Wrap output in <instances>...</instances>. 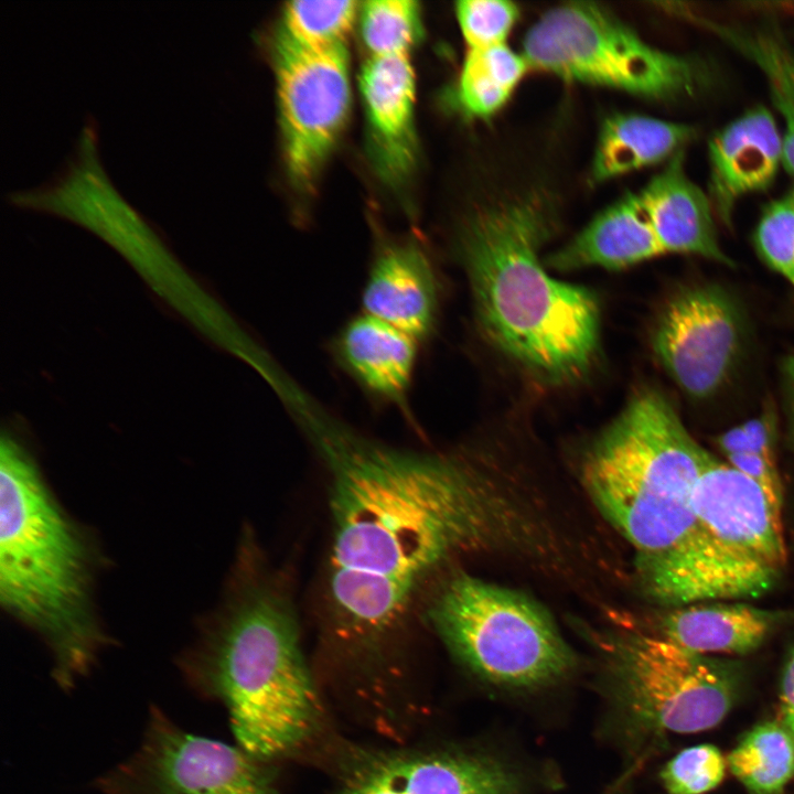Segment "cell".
Listing matches in <instances>:
<instances>
[{
  "label": "cell",
  "instance_id": "obj_32",
  "mask_svg": "<svg viewBox=\"0 0 794 794\" xmlns=\"http://www.w3.org/2000/svg\"><path fill=\"white\" fill-rule=\"evenodd\" d=\"M727 463L757 482L782 509L783 485L776 461L757 454H731Z\"/></svg>",
  "mask_w": 794,
  "mask_h": 794
},
{
  "label": "cell",
  "instance_id": "obj_13",
  "mask_svg": "<svg viewBox=\"0 0 794 794\" xmlns=\"http://www.w3.org/2000/svg\"><path fill=\"white\" fill-rule=\"evenodd\" d=\"M691 503L702 528L722 548L781 573L787 556L782 509L757 482L711 457L696 482Z\"/></svg>",
  "mask_w": 794,
  "mask_h": 794
},
{
  "label": "cell",
  "instance_id": "obj_28",
  "mask_svg": "<svg viewBox=\"0 0 794 794\" xmlns=\"http://www.w3.org/2000/svg\"><path fill=\"white\" fill-rule=\"evenodd\" d=\"M753 242L760 258L794 288V186L763 208Z\"/></svg>",
  "mask_w": 794,
  "mask_h": 794
},
{
  "label": "cell",
  "instance_id": "obj_11",
  "mask_svg": "<svg viewBox=\"0 0 794 794\" xmlns=\"http://www.w3.org/2000/svg\"><path fill=\"white\" fill-rule=\"evenodd\" d=\"M276 78L287 167L291 178L305 185L316 175L348 114L344 42L308 46L280 33Z\"/></svg>",
  "mask_w": 794,
  "mask_h": 794
},
{
  "label": "cell",
  "instance_id": "obj_5",
  "mask_svg": "<svg viewBox=\"0 0 794 794\" xmlns=\"http://www.w3.org/2000/svg\"><path fill=\"white\" fill-rule=\"evenodd\" d=\"M93 556L34 459L2 434L0 601L44 641L63 690L89 673L108 644L93 607Z\"/></svg>",
  "mask_w": 794,
  "mask_h": 794
},
{
  "label": "cell",
  "instance_id": "obj_22",
  "mask_svg": "<svg viewBox=\"0 0 794 794\" xmlns=\"http://www.w3.org/2000/svg\"><path fill=\"white\" fill-rule=\"evenodd\" d=\"M695 133L688 125L644 115L609 117L600 130L592 178L604 181L672 158Z\"/></svg>",
  "mask_w": 794,
  "mask_h": 794
},
{
  "label": "cell",
  "instance_id": "obj_14",
  "mask_svg": "<svg viewBox=\"0 0 794 794\" xmlns=\"http://www.w3.org/2000/svg\"><path fill=\"white\" fill-rule=\"evenodd\" d=\"M522 790L519 775L492 759L394 751L357 764L339 794H521Z\"/></svg>",
  "mask_w": 794,
  "mask_h": 794
},
{
  "label": "cell",
  "instance_id": "obj_19",
  "mask_svg": "<svg viewBox=\"0 0 794 794\" xmlns=\"http://www.w3.org/2000/svg\"><path fill=\"white\" fill-rule=\"evenodd\" d=\"M777 619L776 613L743 602H696L662 615L654 635L701 655L744 654L762 644Z\"/></svg>",
  "mask_w": 794,
  "mask_h": 794
},
{
  "label": "cell",
  "instance_id": "obj_15",
  "mask_svg": "<svg viewBox=\"0 0 794 794\" xmlns=\"http://www.w3.org/2000/svg\"><path fill=\"white\" fill-rule=\"evenodd\" d=\"M708 159L707 194L730 227L738 201L768 190L783 165V136L772 112L755 106L722 127L709 139Z\"/></svg>",
  "mask_w": 794,
  "mask_h": 794
},
{
  "label": "cell",
  "instance_id": "obj_33",
  "mask_svg": "<svg viewBox=\"0 0 794 794\" xmlns=\"http://www.w3.org/2000/svg\"><path fill=\"white\" fill-rule=\"evenodd\" d=\"M780 699L782 725L794 739V653L790 657L782 676Z\"/></svg>",
  "mask_w": 794,
  "mask_h": 794
},
{
  "label": "cell",
  "instance_id": "obj_23",
  "mask_svg": "<svg viewBox=\"0 0 794 794\" xmlns=\"http://www.w3.org/2000/svg\"><path fill=\"white\" fill-rule=\"evenodd\" d=\"M689 18L745 57L763 75L771 100L785 124L783 167L794 176V47L770 28L741 26L696 14Z\"/></svg>",
  "mask_w": 794,
  "mask_h": 794
},
{
  "label": "cell",
  "instance_id": "obj_25",
  "mask_svg": "<svg viewBox=\"0 0 794 794\" xmlns=\"http://www.w3.org/2000/svg\"><path fill=\"white\" fill-rule=\"evenodd\" d=\"M523 54L506 44L469 50L458 84V100L470 116L489 117L511 97L528 68Z\"/></svg>",
  "mask_w": 794,
  "mask_h": 794
},
{
  "label": "cell",
  "instance_id": "obj_6",
  "mask_svg": "<svg viewBox=\"0 0 794 794\" xmlns=\"http://www.w3.org/2000/svg\"><path fill=\"white\" fill-rule=\"evenodd\" d=\"M420 618L461 664L498 685H545L575 665L572 650L543 605L466 573L443 576Z\"/></svg>",
  "mask_w": 794,
  "mask_h": 794
},
{
  "label": "cell",
  "instance_id": "obj_10",
  "mask_svg": "<svg viewBox=\"0 0 794 794\" xmlns=\"http://www.w3.org/2000/svg\"><path fill=\"white\" fill-rule=\"evenodd\" d=\"M90 127L76 157L46 186L13 195V202L66 216L101 235L128 257L181 312L202 290L189 281L142 218L120 198L96 159Z\"/></svg>",
  "mask_w": 794,
  "mask_h": 794
},
{
  "label": "cell",
  "instance_id": "obj_7",
  "mask_svg": "<svg viewBox=\"0 0 794 794\" xmlns=\"http://www.w3.org/2000/svg\"><path fill=\"white\" fill-rule=\"evenodd\" d=\"M523 56L566 81L653 99L694 95L705 79L696 61L652 46L593 2L548 10L526 33Z\"/></svg>",
  "mask_w": 794,
  "mask_h": 794
},
{
  "label": "cell",
  "instance_id": "obj_1",
  "mask_svg": "<svg viewBox=\"0 0 794 794\" xmlns=\"http://www.w3.org/2000/svg\"><path fill=\"white\" fill-rule=\"evenodd\" d=\"M304 426L328 476L321 639L343 665L380 667L447 567L511 538L518 511L453 455L393 448L316 416Z\"/></svg>",
  "mask_w": 794,
  "mask_h": 794
},
{
  "label": "cell",
  "instance_id": "obj_31",
  "mask_svg": "<svg viewBox=\"0 0 794 794\" xmlns=\"http://www.w3.org/2000/svg\"><path fill=\"white\" fill-rule=\"evenodd\" d=\"M777 416L768 405L760 416L738 425L716 438L725 457L757 454L776 461Z\"/></svg>",
  "mask_w": 794,
  "mask_h": 794
},
{
  "label": "cell",
  "instance_id": "obj_9",
  "mask_svg": "<svg viewBox=\"0 0 794 794\" xmlns=\"http://www.w3.org/2000/svg\"><path fill=\"white\" fill-rule=\"evenodd\" d=\"M96 786L104 794H276L260 761L186 731L157 706L138 749Z\"/></svg>",
  "mask_w": 794,
  "mask_h": 794
},
{
  "label": "cell",
  "instance_id": "obj_26",
  "mask_svg": "<svg viewBox=\"0 0 794 794\" xmlns=\"http://www.w3.org/2000/svg\"><path fill=\"white\" fill-rule=\"evenodd\" d=\"M361 32L372 56L408 53L421 34L420 8L412 0H371L361 8Z\"/></svg>",
  "mask_w": 794,
  "mask_h": 794
},
{
  "label": "cell",
  "instance_id": "obj_16",
  "mask_svg": "<svg viewBox=\"0 0 794 794\" xmlns=\"http://www.w3.org/2000/svg\"><path fill=\"white\" fill-rule=\"evenodd\" d=\"M636 194L665 254H690L733 265L718 242L709 196L686 174L682 150Z\"/></svg>",
  "mask_w": 794,
  "mask_h": 794
},
{
  "label": "cell",
  "instance_id": "obj_30",
  "mask_svg": "<svg viewBox=\"0 0 794 794\" xmlns=\"http://www.w3.org/2000/svg\"><path fill=\"white\" fill-rule=\"evenodd\" d=\"M455 11L469 50L505 44L518 17L517 7L504 0L459 1Z\"/></svg>",
  "mask_w": 794,
  "mask_h": 794
},
{
  "label": "cell",
  "instance_id": "obj_12",
  "mask_svg": "<svg viewBox=\"0 0 794 794\" xmlns=\"http://www.w3.org/2000/svg\"><path fill=\"white\" fill-rule=\"evenodd\" d=\"M744 340L740 303L715 283L691 285L675 292L652 333L656 357L695 400L709 399L725 386L741 358Z\"/></svg>",
  "mask_w": 794,
  "mask_h": 794
},
{
  "label": "cell",
  "instance_id": "obj_27",
  "mask_svg": "<svg viewBox=\"0 0 794 794\" xmlns=\"http://www.w3.org/2000/svg\"><path fill=\"white\" fill-rule=\"evenodd\" d=\"M356 1H291L283 9L280 33L308 46L344 42L357 14Z\"/></svg>",
  "mask_w": 794,
  "mask_h": 794
},
{
  "label": "cell",
  "instance_id": "obj_29",
  "mask_svg": "<svg viewBox=\"0 0 794 794\" xmlns=\"http://www.w3.org/2000/svg\"><path fill=\"white\" fill-rule=\"evenodd\" d=\"M726 761L712 744L684 749L667 762L662 781L669 794H704L725 777Z\"/></svg>",
  "mask_w": 794,
  "mask_h": 794
},
{
  "label": "cell",
  "instance_id": "obj_21",
  "mask_svg": "<svg viewBox=\"0 0 794 794\" xmlns=\"http://www.w3.org/2000/svg\"><path fill=\"white\" fill-rule=\"evenodd\" d=\"M337 348L365 388L387 400L404 401L416 364V339L364 313L344 328Z\"/></svg>",
  "mask_w": 794,
  "mask_h": 794
},
{
  "label": "cell",
  "instance_id": "obj_24",
  "mask_svg": "<svg viewBox=\"0 0 794 794\" xmlns=\"http://www.w3.org/2000/svg\"><path fill=\"white\" fill-rule=\"evenodd\" d=\"M727 763L751 793L782 794L794 776V739L783 725H758L732 749Z\"/></svg>",
  "mask_w": 794,
  "mask_h": 794
},
{
  "label": "cell",
  "instance_id": "obj_2",
  "mask_svg": "<svg viewBox=\"0 0 794 794\" xmlns=\"http://www.w3.org/2000/svg\"><path fill=\"white\" fill-rule=\"evenodd\" d=\"M712 455L661 391H637L594 439L582 481L604 517L636 549L645 591L662 604L750 597L761 570L716 543L693 508Z\"/></svg>",
  "mask_w": 794,
  "mask_h": 794
},
{
  "label": "cell",
  "instance_id": "obj_3",
  "mask_svg": "<svg viewBox=\"0 0 794 794\" xmlns=\"http://www.w3.org/2000/svg\"><path fill=\"white\" fill-rule=\"evenodd\" d=\"M189 686L226 709L237 747L258 761L290 752L321 706L289 584L244 537L223 601L179 659Z\"/></svg>",
  "mask_w": 794,
  "mask_h": 794
},
{
  "label": "cell",
  "instance_id": "obj_20",
  "mask_svg": "<svg viewBox=\"0 0 794 794\" xmlns=\"http://www.w3.org/2000/svg\"><path fill=\"white\" fill-rule=\"evenodd\" d=\"M664 254L633 193L601 212L551 254L547 264L562 271L586 267L621 269Z\"/></svg>",
  "mask_w": 794,
  "mask_h": 794
},
{
  "label": "cell",
  "instance_id": "obj_4",
  "mask_svg": "<svg viewBox=\"0 0 794 794\" xmlns=\"http://www.w3.org/2000/svg\"><path fill=\"white\" fill-rule=\"evenodd\" d=\"M535 201L486 206L461 238L478 320L487 337L549 383L582 377L598 352L593 294L551 277L539 259L549 221Z\"/></svg>",
  "mask_w": 794,
  "mask_h": 794
},
{
  "label": "cell",
  "instance_id": "obj_8",
  "mask_svg": "<svg viewBox=\"0 0 794 794\" xmlns=\"http://www.w3.org/2000/svg\"><path fill=\"white\" fill-rule=\"evenodd\" d=\"M620 698L646 727L693 733L717 726L736 695L733 676L706 655L654 634L634 635L615 651Z\"/></svg>",
  "mask_w": 794,
  "mask_h": 794
},
{
  "label": "cell",
  "instance_id": "obj_34",
  "mask_svg": "<svg viewBox=\"0 0 794 794\" xmlns=\"http://www.w3.org/2000/svg\"><path fill=\"white\" fill-rule=\"evenodd\" d=\"M781 375L787 419V434L794 444V354L785 357L781 365Z\"/></svg>",
  "mask_w": 794,
  "mask_h": 794
},
{
  "label": "cell",
  "instance_id": "obj_18",
  "mask_svg": "<svg viewBox=\"0 0 794 794\" xmlns=\"http://www.w3.org/2000/svg\"><path fill=\"white\" fill-rule=\"evenodd\" d=\"M360 83L380 163L389 173L403 172L414 146L416 85L408 53L371 56Z\"/></svg>",
  "mask_w": 794,
  "mask_h": 794
},
{
  "label": "cell",
  "instance_id": "obj_17",
  "mask_svg": "<svg viewBox=\"0 0 794 794\" xmlns=\"http://www.w3.org/2000/svg\"><path fill=\"white\" fill-rule=\"evenodd\" d=\"M364 313L414 339L426 337L436 320L437 280L426 254L412 243L384 247L371 267L362 296Z\"/></svg>",
  "mask_w": 794,
  "mask_h": 794
}]
</instances>
